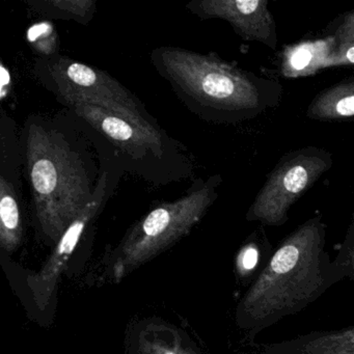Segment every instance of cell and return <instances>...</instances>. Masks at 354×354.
Wrapping results in <instances>:
<instances>
[{
  "label": "cell",
  "mask_w": 354,
  "mask_h": 354,
  "mask_svg": "<svg viewBox=\"0 0 354 354\" xmlns=\"http://www.w3.org/2000/svg\"><path fill=\"white\" fill-rule=\"evenodd\" d=\"M325 230L319 218L298 227L275 252L238 308L240 324L254 335L296 314L346 277L324 250Z\"/></svg>",
  "instance_id": "cell-1"
},
{
  "label": "cell",
  "mask_w": 354,
  "mask_h": 354,
  "mask_svg": "<svg viewBox=\"0 0 354 354\" xmlns=\"http://www.w3.org/2000/svg\"><path fill=\"white\" fill-rule=\"evenodd\" d=\"M152 61L190 109L213 121L254 117L279 101L281 86L213 55L161 47Z\"/></svg>",
  "instance_id": "cell-2"
},
{
  "label": "cell",
  "mask_w": 354,
  "mask_h": 354,
  "mask_svg": "<svg viewBox=\"0 0 354 354\" xmlns=\"http://www.w3.org/2000/svg\"><path fill=\"white\" fill-rule=\"evenodd\" d=\"M26 161L41 227L53 239L61 238L95 192L82 159L57 131L32 124Z\"/></svg>",
  "instance_id": "cell-3"
},
{
  "label": "cell",
  "mask_w": 354,
  "mask_h": 354,
  "mask_svg": "<svg viewBox=\"0 0 354 354\" xmlns=\"http://www.w3.org/2000/svg\"><path fill=\"white\" fill-rule=\"evenodd\" d=\"M37 69L43 84L67 105H96L142 127L157 128L145 115L138 99L102 70L61 55L42 59Z\"/></svg>",
  "instance_id": "cell-4"
},
{
  "label": "cell",
  "mask_w": 354,
  "mask_h": 354,
  "mask_svg": "<svg viewBox=\"0 0 354 354\" xmlns=\"http://www.w3.org/2000/svg\"><path fill=\"white\" fill-rule=\"evenodd\" d=\"M217 185L213 178L179 200L153 209L126 238L123 264H140L183 237L214 202Z\"/></svg>",
  "instance_id": "cell-5"
},
{
  "label": "cell",
  "mask_w": 354,
  "mask_h": 354,
  "mask_svg": "<svg viewBox=\"0 0 354 354\" xmlns=\"http://www.w3.org/2000/svg\"><path fill=\"white\" fill-rule=\"evenodd\" d=\"M330 154L322 149L304 148L286 155L268 176L246 218L281 225L292 205L330 169Z\"/></svg>",
  "instance_id": "cell-6"
},
{
  "label": "cell",
  "mask_w": 354,
  "mask_h": 354,
  "mask_svg": "<svg viewBox=\"0 0 354 354\" xmlns=\"http://www.w3.org/2000/svg\"><path fill=\"white\" fill-rule=\"evenodd\" d=\"M201 19H221L244 40L277 50V26L266 0H196L186 6Z\"/></svg>",
  "instance_id": "cell-7"
},
{
  "label": "cell",
  "mask_w": 354,
  "mask_h": 354,
  "mask_svg": "<svg viewBox=\"0 0 354 354\" xmlns=\"http://www.w3.org/2000/svg\"><path fill=\"white\" fill-rule=\"evenodd\" d=\"M68 106L91 127L130 156L142 158L147 154L154 156L162 154V136L158 128L142 127L107 109L88 103H71Z\"/></svg>",
  "instance_id": "cell-8"
},
{
  "label": "cell",
  "mask_w": 354,
  "mask_h": 354,
  "mask_svg": "<svg viewBox=\"0 0 354 354\" xmlns=\"http://www.w3.org/2000/svg\"><path fill=\"white\" fill-rule=\"evenodd\" d=\"M107 186H109V175L104 173L95 187L92 200L84 207L77 218L70 225L63 236L59 238V245H57L55 254L51 257L48 265L43 271L41 277H38L39 281H41V286H42L40 288V294H42L41 299L48 297L49 294H51L53 283H55L62 267L65 264L70 254L73 252L86 225L96 216L97 213L104 204L105 198L107 196Z\"/></svg>",
  "instance_id": "cell-9"
},
{
  "label": "cell",
  "mask_w": 354,
  "mask_h": 354,
  "mask_svg": "<svg viewBox=\"0 0 354 354\" xmlns=\"http://www.w3.org/2000/svg\"><path fill=\"white\" fill-rule=\"evenodd\" d=\"M261 354H354V327L310 333L266 346Z\"/></svg>",
  "instance_id": "cell-10"
},
{
  "label": "cell",
  "mask_w": 354,
  "mask_h": 354,
  "mask_svg": "<svg viewBox=\"0 0 354 354\" xmlns=\"http://www.w3.org/2000/svg\"><path fill=\"white\" fill-rule=\"evenodd\" d=\"M306 115L321 121L354 118V78L321 92L310 103Z\"/></svg>",
  "instance_id": "cell-11"
},
{
  "label": "cell",
  "mask_w": 354,
  "mask_h": 354,
  "mask_svg": "<svg viewBox=\"0 0 354 354\" xmlns=\"http://www.w3.org/2000/svg\"><path fill=\"white\" fill-rule=\"evenodd\" d=\"M335 48L333 38L328 41L304 42L286 49L283 61L285 76L298 77L314 73L320 68H326L327 59Z\"/></svg>",
  "instance_id": "cell-12"
},
{
  "label": "cell",
  "mask_w": 354,
  "mask_h": 354,
  "mask_svg": "<svg viewBox=\"0 0 354 354\" xmlns=\"http://www.w3.org/2000/svg\"><path fill=\"white\" fill-rule=\"evenodd\" d=\"M21 213L11 182L0 178V241L6 250H12L21 239Z\"/></svg>",
  "instance_id": "cell-13"
},
{
  "label": "cell",
  "mask_w": 354,
  "mask_h": 354,
  "mask_svg": "<svg viewBox=\"0 0 354 354\" xmlns=\"http://www.w3.org/2000/svg\"><path fill=\"white\" fill-rule=\"evenodd\" d=\"M30 6L42 15L88 24L96 12L95 0H36Z\"/></svg>",
  "instance_id": "cell-14"
},
{
  "label": "cell",
  "mask_w": 354,
  "mask_h": 354,
  "mask_svg": "<svg viewBox=\"0 0 354 354\" xmlns=\"http://www.w3.org/2000/svg\"><path fill=\"white\" fill-rule=\"evenodd\" d=\"M354 66V44L335 47L327 59V67Z\"/></svg>",
  "instance_id": "cell-15"
},
{
  "label": "cell",
  "mask_w": 354,
  "mask_h": 354,
  "mask_svg": "<svg viewBox=\"0 0 354 354\" xmlns=\"http://www.w3.org/2000/svg\"><path fill=\"white\" fill-rule=\"evenodd\" d=\"M333 38L335 47L354 44V10L346 16Z\"/></svg>",
  "instance_id": "cell-16"
},
{
  "label": "cell",
  "mask_w": 354,
  "mask_h": 354,
  "mask_svg": "<svg viewBox=\"0 0 354 354\" xmlns=\"http://www.w3.org/2000/svg\"><path fill=\"white\" fill-rule=\"evenodd\" d=\"M50 26L51 24H36L28 30V39H30V43H32L34 46L38 48L42 43L41 41H45L49 55H50L49 49H51V35L53 34V28Z\"/></svg>",
  "instance_id": "cell-17"
},
{
  "label": "cell",
  "mask_w": 354,
  "mask_h": 354,
  "mask_svg": "<svg viewBox=\"0 0 354 354\" xmlns=\"http://www.w3.org/2000/svg\"><path fill=\"white\" fill-rule=\"evenodd\" d=\"M257 262H258V252L256 248L250 246L242 254V264H243L244 268L250 270L256 266Z\"/></svg>",
  "instance_id": "cell-18"
}]
</instances>
